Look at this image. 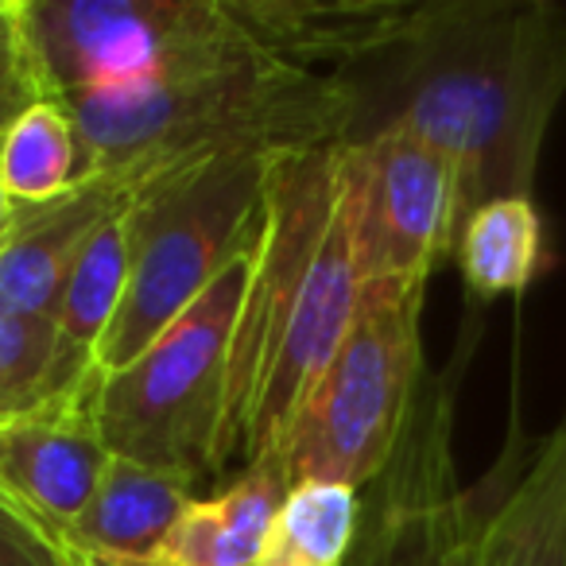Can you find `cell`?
<instances>
[{
  "label": "cell",
  "instance_id": "cell-17",
  "mask_svg": "<svg viewBox=\"0 0 566 566\" xmlns=\"http://www.w3.org/2000/svg\"><path fill=\"white\" fill-rule=\"evenodd\" d=\"M361 527V493L346 485H292L252 566H346Z\"/></svg>",
  "mask_w": 566,
  "mask_h": 566
},
{
  "label": "cell",
  "instance_id": "cell-23",
  "mask_svg": "<svg viewBox=\"0 0 566 566\" xmlns=\"http://www.w3.org/2000/svg\"><path fill=\"white\" fill-rule=\"evenodd\" d=\"M0 566H71L66 551H48V555H0Z\"/></svg>",
  "mask_w": 566,
  "mask_h": 566
},
{
  "label": "cell",
  "instance_id": "cell-13",
  "mask_svg": "<svg viewBox=\"0 0 566 566\" xmlns=\"http://www.w3.org/2000/svg\"><path fill=\"white\" fill-rule=\"evenodd\" d=\"M478 566H566V419L485 509Z\"/></svg>",
  "mask_w": 566,
  "mask_h": 566
},
{
  "label": "cell",
  "instance_id": "cell-21",
  "mask_svg": "<svg viewBox=\"0 0 566 566\" xmlns=\"http://www.w3.org/2000/svg\"><path fill=\"white\" fill-rule=\"evenodd\" d=\"M35 102H43V97H40V90H35L32 74H28L24 59L20 55L0 59V133Z\"/></svg>",
  "mask_w": 566,
  "mask_h": 566
},
{
  "label": "cell",
  "instance_id": "cell-1",
  "mask_svg": "<svg viewBox=\"0 0 566 566\" xmlns=\"http://www.w3.org/2000/svg\"><path fill=\"white\" fill-rule=\"evenodd\" d=\"M346 78L357 94L354 140L385 125L423 136L454 164L465 221L489 198L532 195L566 94V9L551 0H419L400 40Z\"/></svg>",
  "mask_w": 566,
  "mask_h": 566
},
{
  "label": "cell",
  "instance_id": "cell-3",
  "mask_svg": "<svg viewBox=\"0 0 566 566\" xmlns=\"http://www.w3.org/2000/svg\"><path fill=\"white\" fill-rule=\"evenodd\" d=\"M59 105L74 120L86 179L128 187L213 151L283 156L349 144L357 125L346 74L272 63L74 94Z\"/></svg>",
  "mask_w": 566,
  "mask_h": 566
},
{
  "label": "cell",
  "instance_id": "cell-25",
  "mask_svg": "<svg viewBox=\"0 0 566 566\" xmlns=\"http://www.w3.org/2000/svg\"><path fill=\"white\" fill-rule=\"evenodd\" d=\"M12 221H17V202H12V198L4 195V187H0V244L9 241Z\"/></svg>",
  "mask_w": 566,
  "mask_h": 566
},
{
  "label": "cell",
  "instance_id": "cell-14",
  "mask_svg": "<svg viewBox=\"0 0 566 566\" xmlns=\"http://www.w3.org/2000/svg\"><path fill=\"white\" fill-rule=\"evenodd\" d=\"M287 489L260 470H241L218 496H195L167 539L156 566H252Z\"/></svg>",
  "mask_w": 566,
  "mask_h": 566
},
{
  "label": "cell",
  "instance_id": "cell-20",
  "mask_svg": "<svg viewBox=\"0 0 566 566\" xmlns=\"http://www.w3.org/2000/svg\"><path fill=\"white\" fill-rule=\"evenodd\" d=\"M48 551H66L48 527H40L24 509L0 493V555H48Z\"/></svg>",
  "mask_w": 566,
  "mask_h": 566
},
{
  "label": "cell",
  "instance_id": "cell-19",
  "mask_svg": "<svg viewBox=\"0 0 566 566\" xmlns=\"http://www.w3.org/2000/svg\"><path fill=\"white\" fill-rule=\"evenodd\" d=\"M86 182L78 133L59 102H35L0 133V187L17 206H43Z\"/></svg>",
  "mask_w": 566,
  "mask_h": 566
},
{
  "label": "cell",
  "instance_id": "cell-22",
  "mask_svg": "<svg viewBox=\"0 0 566 566\" xmlns=\"http://www.w3.org/2000/svg\"><path fill=\"white\" fill-rule=\"evenodd\" d=\"M20 55L17 40V0H0V59Z\"/></svg>",
  "mask_w": 566,
  "mask_h": 566
},
{
  "label": "cell",
  "instance_id": "cell-2",
  "mask_svg": "<svg viewBox=\"0 0 566 566\" xmlns=\"http://www.w3.org/2000/svg\"><path fill=\"white\" fill-rule=\"evenodd\" d=\"M361 300L349 144L283 151L264 175L249 292L229 349L226 470L237 458L241 470L275 478L287 431Z\"/></svg>",
  "mask_w": 566,
  "mask_h": 566
},
{
  "label": "cell",
  "instance_id": "cell-11",
  "mask_svg": "<svg viewBox=\"0 0 566 566\" xmlns=\"http://www.w3.org/2000/svg\"><path fill=\"white\" fill-rule=\"evenodd\" d=\"M128 198V182L86 179L43 206H17L12 233L0 244V307L20 315H51L78 252Z\"/></svg>",
  "mask_w": 566,
  "mask_h": 566
},
{
  "label": "cell",
  "instance_id": "cell-7",
  "mask_svg": "<svg viewBox=\"0 0 566 566\" xmlns=\"http://www.w3.org/2000/svg\"><path fill=\"white\" fill-rule=\"evenodd\" d=\"M423 292H365L346 342L303 400L275 478L361 493L392 462L423 388Z\"/></svg>",
  "mask_w": 566,
  "mask_h": 566
},
{
  "label": "cell",
  "instance_id": "cell-5",
  "mask_svg": "<svg viewBox=\"0 0 566 566\" xmlns=\"http://www.w3.org/2000/svg\"><path fill=\"white\" fill-rule=\"evenodd\" d=\"M272 159L213 151L136 182L128 198V287L97 349L102 377L136 361L249 244Z\"/></svg>",
  "mask_w": 566,
  "mask_h": 566
},
{
  "label": "cell",
  "instance_id": "cell-24",
  "mask_svg": "<svg viewBox=\"0 0 566 566\" xmlns=\"http://www.w3.org/2000/svg\"><path fill=\"white\" fill-rule=\"evenodd\" d=\"M71 566H156V563H125V558H102V555H78V551H66Z\"/></svg>",
  "mask_w": 566,
  "mask_h": 566
},
{
  "label": "cell",
  "instance_id": "cell-6",
  "mask_svg": "<svg viewBox=\"0 0 566 566\" xmlns=\"http://www.w3.org/2000/svg\"><path fill=\"white\" fill-rule=\"evenodd\" d=\"M249 275L252 237L136 361L97 380L94 416L109 454L179 473L190 485L226 470L221 434L229 349L244 311Z\"/></svg>",
  "mask_w": 566,
  "mask_h": 566
},
{
  "label": "cell",
  "instance_id": "cell-10",
  "mask_svg": "<svg viewBox=\"0 0 566 566\" xmlns=\"http://www.w3.org/2000/svg\"><path fill=\"white\" fill-rule=\"evenodd\" d=\"M97 373L78 392L0 423V493L63 543L109 462L94 416Z\"/></svg>",
  "mask_w": 566,
  "mask_h": 566
},
{
  "label": "cell",
  "instance_id": "cell-18",
  "mask_svg": "<svg viewBox=\"0 0 566 566\" xmlns=\"http://www.w3.org/2000/svg\"><path fill=\"white\" fill-rule=\"evenodd\" d=\"M97 369L59 342L51 315H20L0 307V423L78 392Z\"/></svg>",
  "mask_w": 566,
  "mask_h": 566
},
{
  "label": "cell",
  "instance_id": "cell-15",
  "mask_svg": "<svg viewBox=\"0 0 566 566\" xmlns=\"http://www.w3.org/2000/svg\"><path fill=\"white\" fill-rule=\"evenodd\" d=\"M465 292L478 303L524 295L547 264L543 213L532 195H504L481 202L458 226L454 252Z\"/></svg>",
  "mask_w": 566,
  "mask_h": 566
},
{
  "label": "cell",
  "instance_id": "cell-8",
  "mask_svg": "<svg viewBox=\"0 0 566 566\" xmlns=\"http://www.w3.org/2000/svg\"><path fill=\"white\" fill-rule=\"evenodd\" d=\"M450 419V380H427L392 462L365 485L369 496H361L346 566H478L485 509L458 485Z\"/></svg>",
  "mask_w": 566,
  "mask_h": 566
},
{
  "label": "cell",
  "instance_id": "cell-12",
  "mask_svg": "<svg viewBox=\"0 0 566 566\" xmlns=\"http://www.w3.org/2000/svg\"><path fill=\"white\" fill-rule=\"evenodd\" d=\"M190 501H195V485L187 478L109 454L90 504L66 527L63 547L78 555L151 563Z\"/></svg>",
  "mask_w": 566,
  "mask_h": 566
},
{
  "label": "cell",
  "instance_id": "cell-9",
  "mask_svg": "<svg viewBox=\"0 0 566 566\" xmlns=\"http://www.w3.org/2000/svg\"><path fill=\"white\" fill-rule=\"evenodd\" d=\"M365 292H423L462 226L458 171L403 125L349 144Z\"/></svg>",
  "mask_w": 566,
  "mask_h": 566
},
{
  "label": "cell",
  "instance_id": "cell-4",
  "mask_svg": "<svg viewBox=\"0 0 566 566\" xmlns=\"http://www.w3.org/2000/svg\"><path fill=\"white\" fill-rule=\"evenodd\" d=\"M20 59L43 102L233 66H307L300 0H17Z\"/></svg>",
  "mask_w": 566,
  "mask_h": 566
},
{
  "label": "cell",
  "instance_id": "cell-16",
  "mask_svg": "<svg viewBox=\"0 0 566 566\" xmlns=\"http://www.w3.org/2000/svg\"><path fill=\"white\" fill-rule=\"evenodd\" d=\"M128 256H133V244H128V202H125L94 229V237L86 241V249L78 252L71 275H66L55 311H51V318L59 326V342L74 357L94 365V369H97V349H102L105 334H109L113 318L120 311V300H125Z\"/></svg>",
  "mask_w": 566,
  "mask_h": 566
}]
</instances>
